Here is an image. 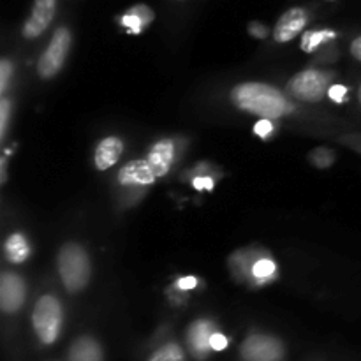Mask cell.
<instances>
[{"label":"cell","instance_id":"6da1fadb","mask_svg":"<svg viewBox=\"0 0 361 361\" xmlns=\"http://www.w3.org/2000/svg\"><path fill=\"white\" fill-rule=\"evenodd\" d=\"M231 99L240 109L263 118H281L293 113L289 99L277 88L264 83H242L231 92Z\"/></svg>","mask_w":361,"mask_h":361},{"label":"cell","instance_id":"7a4b0ae2","mask_svg":"<svg viewBox=\"0 0 361 361\" xmlns=\"http://www.w3.org/2000/svg\"><path fill=\"white\" fill-rule=\"evenodd\" d=\"M90 271V259L83 247L78 243L62 247L59 254V274L67 291H81L88 284Z\"/></svg>","mask_w":361,"mask_h":361},{"label":"cell","instance_id":"3957f363","mask_svg":"<svg viewBox=\"0 0 361 361\" xmlns=\"http://www.w3.org/2000/svg\"><path fill=\"white\" fill-rule=\"evenodd\" d=\"M62 321V307L55 296L46 295L39 298L34 307V314H32V324H34L35 334L42 344H53L59 338Z\"/></svg>","mask_w":361,"mask_h":361},{"label":"cell","instance_id":"277c9868","mask_svg":"<svg viewBox=\"0 0 361 361\" xmlns=\"http://www.w3.org/2000/svg\"><path fill=\"white\" fill-rule=\"evenodd\" d=\"M330 76L321 71L307 69L296 74L288 85L289 94L305 102H317L324 97Z\"/></svg>","mask_w":361,"mask_h":361},{"label":"cell","instance_id":"5b68a950","mask_svg":"<svg viewBox=\"0 0 361 361\" xmlns=\"http://www.w3.org/2000/svg\"><path fill=\"white\" fill-rule=\"evenodd\" d=\"M71 48V32L66 27L56 28L53 34L51 42L48 44L46 51L42 53L41 60H39V76L41 78H51L62 69L63 62L67 59V53Z\"/></svg>","mask_w":361,"mask_h":361},{"label":"cell","instance_id":"8992f818","mask_svg":"<svg viewBox=\"0 0 361 361\" xmlns=\"http://www.w3.org/2000/svg\"><path fill=\"white\" fill-rule=\"evenodd\" d=\"M242 358L245 361H282L284 345L270 335H250L242 345Z\"/></svg>","mask_w":361,"mask_h":361},{"label":"cell","instance_id":"52a82bcc","mask_svg":"<svg viewBox=\"0 0 361 361\" xmlns=\"http://www.w3.org/2000/svg\"><path fill=\"white\" fill-rule=\"evenodd\" d=\"M25 282L20 275L4 271L0 279V307L6 314H14L25 302Z\"/></svg>","mask_w":361,"mask_h":361},{"label":"cell","instance_id":"ba28073f","mask_svg":"<svg viewBox=\"0 0 361 361\" xmlns=\"http://www.w3.org/2000/svg\"><path fill=\"white\" fill-rule=\"evenodd\" d=\"M215 334V326L212 321L208 319H200L194 321L192 324L187 330V344H189L190 353L194 355V358L204 360L212 349V335Z\"/></svg>","mask_w":361,"mask_h":361},{"label":"cell","instance_id":"9c48e42d","mask_svg":"<svg viewBox=\"0 0 361 361\" xmlns=\"http://www.w3.org/2000/svg\"><path fill=\"white\" fill-rule=\"evenodd\" d=\"M56 0H35L32 14L23 27V35L27 39H35L48 28L55 18Z\"/></svg>","mask_w":361,"mask_h":361},{"label":"cell","instance_id":"30bf717a","mask_svg":"<svg viewBox=\"0 0 361 361\" xmlns=\"http://www.w3.org/2000/svg\"><path fill=\"white\" fill-rule=\"evenodd\" d=\"M157 175L148 161L127 162L118 171V182L123 187H148L155 182Z\"/></svg>","mask_w":361,"mask_h":361},{"label":"cell","instance_id":"8fae6325","mask_svg":"<svg viewBox=\"0 0 361 361\" xmlns=\"http://www.w3.org/2000/svg\"><path fill=\"white\" fill-rule=\"evenodd\" d=\"M307 21H309V16H307L305 11L298 9V7L296 9H289L288 13H284L279 18L277 25H275V41L288 42L291 39H295L296 34H300L303 30Z\"/></svg>","mask_w":361,"mask_h":361},{"label":"cell","instance_id":"7c38bea8","mask_svg":"<svg viewBox=\"0 0 361 361\" xmlns=\"http://www.w3.org/2000/svg\"><path fill=\"white\" fill-rule=\"evenodd\" d=\"M263 256H268L263 249L238 250L229 257V270L235 275L236 281H249V279H252L254 264Z\"/></svg>","mask_w":361,"mask_h":361},{"label":"cell","instance_id":"4fadbf2b","mask_svg":"<svg viewBox=\"0 0 361 361\" xmlns=\"http://www.w3.org/2000/svg\"><path fill=\"white\" fill-rule=\"evenodd\" d=\"M175 143L171 140H161L152 147L147 161L150 162L152 169L157 176H164L171 169L173 161H175Z\"/></svg>","mask_w":361,"mask_h":361},{"label":"cell","instance_id":"5bb4252c","mask_svg":"<svg viewBox=\"0 0 361 361\" xmlns=\"http://www.w3.org/2000/svg\"><path fill=\"white\" fill-rule=\"evenodd\" d=\"M123 152V143L120 137L116 136H108L97 145L95 148V168L104 171L109 169L113 164L118 162V159L122 157Z\"/></svg>","mask_w":361,"mask_h":361},{"label":"cell","instance_id":"9a60e30c","mask_svg":"<svg viewBox=\"0 0 361 361\" xmlns=\"http://www.w3.org/2000/svg\"><path fill=\"white\" fill-rule=\"evenodd\" d=\"M154 21V11L150 9L145 4H140V6H134L120 18V23L127 28L133 34H141L145 30L147 25H150Z\"/></svg>","mask_w":361,"mask_h":361},{"label":"cell","instance_id":"2e32d148","mask_svg":"<svg viewBox=\"0 0 361 361\" xmlns=\"http://www.w3.org/2000/svg\"><path fill=\"white\" fill-rule=\"evenodd\" d=\"M69 361H102V349L94 338L81 337L71 345Z\"/></svg>","mask_w":361,"mask_h":361},{"label":"cell","instance_id":"e0dca14e","mask_svg":"<svg viewBox=\"0 0 361 361\" xmlns=\"http://www.w3.org/2000/svg\"><path fill=\"white\" fill-rule=\"evenodd\" d=\"M30 256V245L25 240L23 235L14 233L7 238L6 242V257L11 263H23L27 257Z\"/></svg>","mask_w":361,"mask_h":361},{"label":"cell","instance_id":"ac0fdd59","mask_svg":"<svg viewBox=\"0 0 361 361\" xmlns=\"http://www.w3.org/2000/svg\"><path fill=\"white\" fill-rule=\"evenodd\" d=\"M277 277V264L270 256H263L256 261L252 268V282L261 286L264 282H270Z\"/></svg>","mask_w":361,"mask_h":361},{"label":"cell","instance_id":"d6986e66","mask_svg":"<svg viewBox=\"0 0 361 361\" xmlns=\"http://www.w3.org/2000/svg\"><path fill=\"white\" fill-rule=\"evenodd\" d=\"M335 37H337V34H335L334 30H310L303 35L302 49L303 51L310 53V51H314L317 46H321L323 42L331 41V39H335Z\"/></svg>","mask_w":361,"mask_h":361},{"label":"cell","instance_id":"ffe728a7","mask_svg":"<svg viewBox=\"0 0 361 361\" xmlns=\"http://www.w3.org/2000/svg\"><path fill=\"white\" fill-rule=\"evenodd\" d=\"M148 361H183V351L178 344H166L155 351Z\"/></svg>","mask_w":361,"mask_h":361},{"label":"cell","instance_id":"44dd1931","mask_svg":"<svg viewBox=\"0 0 361 361\" xmlns=\"http://www.w3.org/2000/svg\"><path fill=\"white\" fill-rule=\"evenodd\" d=\"M309 159L312 161L314 166H317V168H330L335 161V154L331 150H328V148H316V150L309 155Z\"/></svg>","mask_w":361,"mask_h":361},{"label":"cell","instance_id":"7402d4cb","mask_svg":"<svg viewBox=\"0 0 361 361\" xmlns=\"http://www.w3.org/2000/svg\"><path fill=\"white\" fill-rule=\"evenodd\" d=\"M9 113H11V102L9 99L4 97L0 102V137H6L7 126H9Z\"/></svg>","mask_w":361,"mask_h":361},{"label":"cell","instance_id":"603a6c76","mask_svg":"<svg viewBox=\"0 0 361 361\" xmlns=\"http://www.w3.org/2000/svg\"><path fill=\"white\" fill-rule=\"evenodd\" d=\"M11 74H13V66H11L9 60H2V63H0V94L7 90Z\"/></svg>","mask_w":361,"mask_h":361},{"label":"cell","instance_id":"cb8c5ba5","mask_svg":"<svg viewBox=\"0 0 361 361\" xmlns=\"http://www.w3.org/2000/svg\"><path fill=\"white\" fill-rule=\"evenodd\" d=\"M192 185L197 190H212L215 187V178L212 175H197L192 178Z\"/></svg>","mask_w":361,"mask_h":361},{"label":"cell","instance_id":"d4e9b609","mask_svg":"<svg viewBox=\"0 0 361 361\" xmlns=\"http://www.w3.org/2000/svg\"><path fill=\"white\" fill-rule=\"evenodd\" d=\"M328 97L335 102H344L348 97V88L344 85H334V87L328 88Z\"/></svg>","mask_w":361,"mask_h":361},{"label":"cell","instance_id":"484cf974","mask_svg":"<svg viewBox=\"0 0 361 361\" xmlns=\"http://www.w3.org/2000/svg\"><path fill=\"white\" fill-rule=\"evenodd\" d=\"M254 133L261 137H268L271 133H274V123H271L270 118H263L256 123L254 127Z\"/></svg>","mask_w":361,"mask_h":361},{"label":"cell","instance_id":"4316f807","mask_svg":"<svg viewBox=\"0 0 361 361\" xmlns=\"http://www.w3.org/2000/svg\"><path fill=\"white\" fill-rule=\"evenodd\" d=\"M228 338H226V335L219 334V331H215L214 335H212V349L214 351H224L226 348H228Z\"/></svg>","mask_w":361,"mask_h":361},{"label":"cell","instance_id":"83f0119b","mask_svg":"<svg viewBox=\"0 0 361 361\" xmlns=\"http://www.w3.org/2000/svg\"><path fill=\"white\" fill-rule=\"evenodd\" d=\"M176 286H178L182 291H190V289H194L197 286V279L196 277H182V279H178Z\"/></svg>","mask_w":361,"mask_h":361},{"label":"cell","instance_id":"f1b7e54d","mask_svg":"<svg viewBox=\"0 0 361 361\" xmlns=\"http://www.w3.org/2000/svg\"><path fill=\"white\" fill-rule=\"evenodd\" d=\"M249 32L254 35V37H257V39H264V37H267V34H268L267 27H264V25H261V23H250Z\"/></svg>","mask_w":361,"mask_h":361},{"label":"cell","instance_id":"f546056e","mask_svg":"<svg viewBox=\"0 0 361 361\" xmlns=\"http://www.w3.org/2000/svg\"><path fill=\"white\" fill-rule=\"evenodd\" d=\"M351 53L355 59H358L361 62V37H356L351 44Z\"/></svg>","mask_w":361,"mask_h":361},{"label":"cell","instance_id":"4dcf8cb0","mask_svg":"<svg viewBox=\"0 0 361 361\" xmlns=\"http://www.w3.org/2000/svg\"><path fill=\"white\" fill-rule=\"evenodd\" d=\"M6 157H2V161H0V169H2V173H0V182H6L7 175H6Z\"/></svg>","mask_w":361,"mask_h":361},{"label":"cell","instance_id":"1f68e13d","mask_svg":"<svg viewBox=\"0 0 361 361\" xmlns=\"http://www.w3.org/2000/svg\"><path fill=\"white\" fill-rule=\"evenodd\" d=\"M358 97H360V102H361V87H360V90H358Z\"/></svg>","mask_w":361,"mask_h":361}]
</instances>
